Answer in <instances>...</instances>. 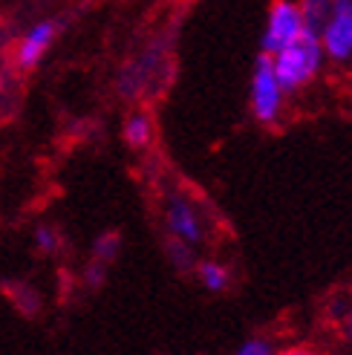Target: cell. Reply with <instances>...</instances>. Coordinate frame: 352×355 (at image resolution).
<instances>
[{
    "mask_svg": "<svg viewBox=\"0 0 352 355\" xmlns=\"http://www.w3.org/2000/svg\"><path fill=\"white\" fill-rule=\"evenodd\" d=\"M269 58H272L274 76H277L280 87L286 90V96L309 87L321 76L324 61H326L318 35H312V32H303L297 41H292L289 46L280 49L277 55H269Z\"/></svg>",
    "mask_w": 352,
    "mask_h": 355,
    "instance_id": "cell-1",
    "label": "cell"
},
{
    "mask_svg": "<svg viewBox=\"0 0 352 355\" xmlns=\"http://www.w3.org/2000/svg\"><path fill=\"white\" fill-rule=\"evenodd\" d=\"M32 240H35V248H38L41 254H55L58 245H61V237H58V232L52 225H38L35 228V234H32Z\"/></svg>",
    "mask_w": 352,
    "mask_h": 355,
    "instance_id": "cell-12",
    "label": "cell"
},
{
    "mask_svg": "<svg viewBox=\"0 0 352 355\" xmlns=\"http://www.w3.org/2000/svg\"><path fill=\"white\" fill-rule=\"evenodd\" d=\"M249 107H252V116L257 124H277L283 119V110H286V90L280 87L277 76H274V67H272V58L263 55L254 61V73H252V87H249Z\"/></svg>",
    "mask_w": 352,
    "mask_h": 355,
    "instance_id": "cell-2",
    "label": "cell"
},
{
    "mask_svg": "<svg viewBox=\"0 0 352 355\" xmlns=\"http://www.w3.org/2000/svg\"><path fill=\"white\" fill-rule=\"evenodd\" d=\"M58 29H61L58 21H49V17H44V21H38V24H32L21 35V38H17V44H15V64L21 69H35L44 61L49 46L55 44Z\"/></svg>",
    "mask_w": 352,
    "mask_h": 355,
    "instance_id": "cell-5",
    "label": "cell"
},
{
    "mask_svg": "<svg viewBox=\"0 0 352 355\" xmlns=\"http://www.w3.org/2000/svg\"><path fill=\"white\" fill-rule=\"evenodd\" d=\"M118 234H113V232H107V234H101L98 240H96V245H93V260L96 263H101V266H107L116 254H118Z\"/></svg>",
    "mask_w": 352,
    "mask_h": 355,
    "instance_id": "cell-11",
    "label": "cell"
},
{
    "mask_svg": "<svg viewBox=\"0 0 352 355\" xmlns=\"http://www.w3.org/2000/svg\"><path fill=\"white\" fill-rule=\"evenodd\" d=\"M162 223L170 240L197 248L205 240V217L200 205L182 191H168L162 200Z\"/></svg>",
    "mask_w": 352,
    "mask_h": 355,
    "instance_id": "cell-3",
    "label": "cell"
},
{
    "mask_svg": "<svg viewBox=\"0 0 352 355\" xmlns=\"http://www.w3.org/2000/svg\"><path fill=\"white\" fill-rule=\"evenodd\" d=\"M297 6H301L303 29L312 35H318L332 17V0H297Z\"/></svg>",
    "mask_w": 352,
    "mask_h": 355,
    "instance_id": "cell-9",
    "label": "cell"
},
{
    "mask_svg": "<svg viewBox=\"0 0 352 355\" xmlns=\"http://www.w3.org/2000/svg\"><path fill=\"white\" fill-rule=\"evenodd\" d=\"M156 130H153V119L145 110H133L125 124H121V139L130 150H148L150 141H153Z\"/></svg>",
    "mask_w": 352,
    "mask_h": 355,
    "instance_id": "cell-7",
    "label": "cell"
},
{
    "mask_svg": "<svg viewBox=\"0 0 352 355\" xmlns=\"http://www.w3.org/2000/svg\"><path fill=\"white\" fill-rule=\"evenodd\" d=\"M193 269H197V280L202 283L205 292L220 295V292H225L228 286H231V269H228L222 260L208 257V260H200Z\"/></svg>",
    "mask_w": 352,
    "mask_h": 355,
    "instance_id": "cell-8",
    "label": "cell"
},
{
    "mask_svg": "<svg viewBox=\"0 0 352 355\" xmlns=\"http://www.w3.org/2000/svg\"><path fill=\"white\" fill-rule=\"evenodd\" d=\"M231 355H277V347L266 335H252V338H245Z\"/></svg>",
    "mask_w": 352,
    "mask_h": 355,
    "instance_id": "cell-10",
    "label": "cell"
},
{
    "mask_svg": "<svg viewBox=\"0 0 352 355\" xmlns=\"http://www.w3.org/2000/svg\"><path fill=\"white\" fill-rule=\"evenodd\" d=\"M168 257H170V263L176 266V269H193V248L191 245H185V243H176V240H170L168 243Z\"/></svg>",
    "mask_w": 352,
    "mask_h": 355,
    "instance_id": "cell-13",
    "label": "cell"
},
{
    "mask_svg": "<svg viewBox=\"0 0 352 355\" xmlns=\"http://www.w3.org/2000/svg\"><path fill=\"white\" fill-rule=\"evenodd\" d=\"M277 355H326L315 347H286V349H277Z\"/></svg>",
    "mask_w": 352,
    "mask_h": 355,
    "instance_id": "cell-14",
    "label": "cell"
},
{
    "mask_svg": "<svg viewBox=\"0 0 352 355\" xmlns=\"http://www.w3.org/2000/svg\"><path fill=\"white\" fill-rule=\"evenodd\" d=\"M332 15L352 17V0H332Z\"/></svg>",
    "mask_w": 352,
    "mask_h": 355,
    "instance_id": "cell-16",
    "label": "cell"
},
{
    "mask_svg": "<svg viewBox=\"0 0 352 355\" xmlns=\"http://www.w3.org/2000/svg\"><path fill=\"white\" fill-rule=\"evenodd\" d=\"M303 17L297 0H272L269 15H266V26H263V55H277L283 46L297 41L303 35Z\"/></svg>",
    "mask_w": 352,
    "mask_h": 355,
    "instance_id": "cell-4",
    "label": "cell"
},
{
    "mask_svg": "<svg viewBox=\"0 0 352 355\" xmlns=\"http://www.w3.org/2000/svg\"><path fill=\"white\" fill-rule=\"evenodd\" d=\"M341 335H344V341L352 344V306L341 315Z\"/></svg>",
    "mask_w": 352,
    "mask_h": 355,
    "instance_id": "cell-15",
    "label": "cell"
},
{
    "mask_svg": "<svg viewBox=\"0 0 352 355\" xmlns=\"http://www.w3.org/2000/svg\"><path fill=\"white\" fill-rule=\"evenodd\" d=\"M324 58L335 67H352V17L332 15L318 32Z\"/></svg>",
    "mask_w": 352,
    "mask_h": 355,
    "instance_id": "cell-6",
    "label": "cell"
}]
</instances>
